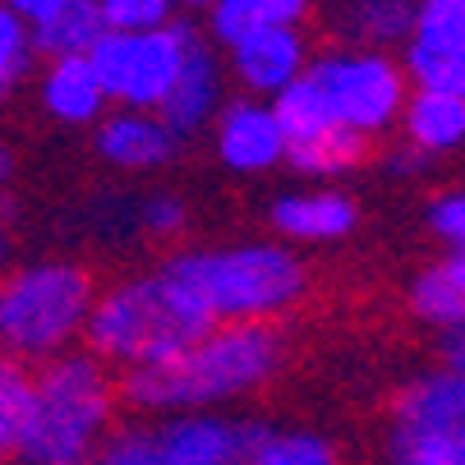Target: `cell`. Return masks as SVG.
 <instances>
[{"mask_svg": "<svg viewBox=\"0 0 465 465\" xmlns=\"http://www.w3.org/2000/svg\"><path fill=\"white\" fill-rule=\"evenodd\" d=\"M286 360L277 327L268 322H217L184 355L148 369H124L120 396L143 415H189L268 387Z\"/></svg>", "mask_w": 465, "mask_h": 465, "instance_id": "1", "label": "cell"}, {"mask_svg": "<svg viewBox=\"0 0 465 465\" xmlns=\"http://www.w3.org/2000/svg\"><path fill=\"white\" fill-rule=\"evenodd\" d=\"M213 313L203 309L184 282L171 272L153 277H129L102 291L88 309L84 337L93 346V360H111L124 369H148L184 355L193 341H203L213 331Z\"/></svg>", "mask_w": 465, "mask_h": 465, "instance_id": "2", "label": "cell"}, {"mask_svg": "<svg viewBox=\"0 0 465 465\" xmlns=\"http://www.w3.org/2000/svg\"><path fill=\"white\" fill-rule=\"evenodd\" d=\"M162 272L184 282L213 322H268L300 304L309 272L295 249L277 244H222V249H189L162 262Z\"/></svg>", "mask_w": 465, "mask_h": 465, "instance_id": "3", "label": "cell"}, {"mask_svg": "<svg viewBox=\"0 0 465 465\" xmlns=\"http://www.w3.org/2000/svg\"><path fill=\"white\" fill-rule=\"evenodd\" d=\"M115 415V391L93 355H60L33 378L19 465H93Z\"/></svg>", "mask_w": 465, "mask_h": 465, "instance_id": "4", "label": "cell"}, {"mask_svg": "<svg viewBox=\"0 0 465 465\" xmlns=\"http://www.w3.org/2000/svg\"><path fill=\"white\" fill-rule=\"evenodd\" d=\"M97 291L88 268L70 258H37L0 277V355L10 360H60L84 322Z\"/></svg>", "mask_w": 465, "mask_h": 465, "instance_id": "5", "label": "cell"}, {"mask_svg": "<svg viewBox=\"0 0 465 465\" xmlns=\"http://www.w3.org/2000/svg\"><path fill=\"white\" fill-rule=\"evenodd\" d=\"M313 97L322 102V111L331 115V124L351 129L360 139L387 134L401 120L406 106V74L387 51H369V46H346V51H322L309 60L304 70Z\"/></svg>", "mask_w": 465, "mask_h": 465, "instance_id": "6", "label": "cell"}, {"mask_svg": "<svg viewBox=\"0 0 465 465\" xmlns=\"http://www.w3.org/2000/svg\"><path fill=\"white\" fill-rule=\"evenodd\" d=\"M193 42H198V33L184 19H171L153 33H102L97 46L88 51V64H93L106 102H115L120 111L157 115L171 84L184 70V55Z\"/></svg>", "mask_w": 465, "mask_h": 465, "instance_id": "7", "label": "cell"}, {"mask_svg": "<svg viewBox=\"0 0 465 465\" xmlns=\"http://www.w3.org/2000/svg\"><path fill=\"white\" fill-rule=\"evenodd\" d=\"M153 433H157L162 465H244L262 424L226 420L213 411H189V415H171Z\"/></svg>", "mask_w": 465, "mask_h": 465, "instance_id": "8", "label": "cell"}, {"mask_svg": "<svg viewBox=\"0 0 465 465\" xmlns=\"http://www.w3.org/2000/svg\"><path fill=\"white\" fill-rule=\"evenodd\" d=\"M226 70L244 88V97L272 102L295 79H304V70H309V42H304L300 28H272V24H262L244 42L231 46Z\"/></svg>", "mask_w": 465, "mask_h": 465, "instance_id": "9", "label": "cell"}, {"mask_svg": "<svg viewBox=\"0 0 465 465\" xmlns=\"http://www.w3.org/2000/svg\"><path fill=\"white\" fill-rule=\"evenodd\" d=\"M213 129H217V157L235 175H262L286 162V134L272 115V102L253 97L222 102Z\"/></svg>", "mask_w": 465, "mask_h": 465, "instance_id": "10", "label": "cell"}, {"mask_svg": "<svg viewBox=\"0 0 465 465\" xmlns=\"http://www.w3.org/2000/svg\"><path fill=\"white\" fill-rule=\"evenodd\" d=\"M268 222H272V231L282 235L286 249L291 244H337L360 226V203L346 189H331V184L291 189V193L272 198Z\"/></svg>", "mask_w": 465, "mask_h": 465, "instance_id": "11", "label": "cell"}, {"mask_svg": "<svg viewBox=\"0 0 465 465\" xmlns=\"http://www.w3.org/2000/svg\"><path fill=\"white\" fill-rule=\"evenodd\" d=\"M222 88H226V64L203 37H198L189 46V55H184L180 79L171 84L166 102L157 106V120L171 129L175 139H189V134H198V129H208L217 120Z\"/></svg>", "mask_w": 465, "mask_h": 465, "instance_id": "12", "label": "cell"}, {"mask_svg": "<svg viewBox=\"0 0 465 465\" xmlns=\"http://www.w3.org/2000/svg\"><path fill=\"white\" fill-rule=\"evenodd\" d=\"M93 143H97V157L115 171H162L166 162H175V148H180V139L148 111L102 115L93 129Z\"/></svg>", "mask_w": 465, "mask_h": 465, "instance_id": "13", "label": "cell"}, {"mask_svg": "<svg viewBox=\"0 0 465 465\" xmlns=\"http://www.w3.org/2000/svg\"><path fill=\"white\" fill-rule=\"evenodd\" d=\"M42 106L60 120V124H70V129H84L106 115V93L93 74V64L88 55H70V60H46V70H42Z\"/></svg>", "mask_w": 465, "mask_h": 465, "instance_id": "14", "label": "cell"}, {"mask_svg": "<svg viewBox=\"0 0 465 465\" xmlns=\"http://www.w3.org/2000/svg\"><path fill=\"white\" fill-rule=\"evenodd\" d=\"M406 129V143L424 157L433 153H451L465 143V97H451V93H429V88H411L406 93V106H401V120Z\"/></svg>", "mask_w": 465, "mask_h": 465, "instance_id": "15", "label": "cell"}, {"mask_svg": "<svg viewBox=\"0 0 465 465\" xmlns=\"http://www.w3.org/2000/svg\"><path fill=\"white\" fill-rule=\"evenodd\" d=\"M396 424L406 429H465V373L438 369L401 387Z\"/></svg>", "mask_w": 465, "mask_h": 465, "instance_id": "16", "label": "cell"}, {"mask_svg": "<svg viewBox=\"0 0 465 465\" xmlns=\"http://www.w3.org/2000/svg\"><path fill=\"white\" fill-rule=\"evenodd\" d=\"M28 33H33V55L70 60V55H88L97 37L106 33V24H102L97 0H64L37 24H28Z\"/></svg>", "mask_w": 465, "mask_h": 465, "instance_id": "17", "label": "cell"}, {"mask_svg": "<svg viewBox=\"0 0 465 465\" xmlns=\"http://www.w3.org/2000/svg\"><path fill=\"white\" fill-rule=\"evenodd\" d=\"M411 309L424 322L460 327L465 322V253H451L438 268H424L411 286Z\"/></svg>", "mask_w": 465, "mask_h": 465, "instance_id": "18", "label": "cell"}, {"mask_svg": "<svg viewBox=\"0 0 465 465\" xmlns=\"http://www.w3.org/2000/svg\"><path fill=\"white\" fill-rule=\"evenodd\" d=\"M364 157H369V139L351 134V129H327V134H318V139H304V143L286 148V166H295L300 175H313V180L346 175Z\"/></svg>", "mask_w": 465, "mask_h": 465, "instance_id": "19", "label": "cell"}, {"mask_svg": "<svg viewBox=\"0 0 465 465\" xmlns=\"http://www.w3.org/2000/svg\"><path fill=\"white\" fill-rule=\"evenodd\" d=\"M406 46L424 55H460L465 51V0H415Z\"/></svg>", "mask_w": 465, "mask_h": 465, "instance_id": "20", "label": "cell"}, {"mask_svg": "<svg viewBox=\"0 0 465 465\" xmlns=\"http://www.w3.org/2000/svg\"><path fill=\"white\" fill-rule=\"evenodd\" d=\"M387 465H465V429H406L396 424Z\"/></svg>", "mask_w": 465, "mask_h": 465, "instance_id": "21", "label": "cell"}, {"mask_svg": "<svg viewBox=\"0 0 465 465\" xmlns=\"http://www.w3.org/2000/svg\"><path fill=\"white\" fill-rule=\"evenodd\" d=\"M244 465H337V447L309 429H262Z\"/></svg>", "mask_w": 465, "mask_h": 465, "instance_id": "22", "label": "cell"}, {"mask_svg": "<svg viewBox=\"0 0 465 465\" xmlns=\"http://www.w3.org/2000/svg\"><path fill=\"white\" fill-rule=\"evenodd\" d=\"M411 15H415V0H346V28L355 37L373 42V46L406 42L411 37Z\"/></svg>", "mask_w": 465, "mask_h": 465, "instance_id": "23", "label": "cell"}, {"mask_svg": "<svg viewBox=\"0 0 465 465\" xmlns=\"http://www.w3.org/2000/svg\"><path fill=\"white\" fill-rule=\"evenodd\" d=\"M28 401H33V373H28L19 360L0 355V465L19 451L24 420H28Z\"/></svg>", "mask_w": 465, "mask_h": 465, "instance_id": "24", "label": "cell"}, {"mask_svg": "<svg viewBox=\"0 0 465 465\" xmlns=\"http://www.w3.org/2000/svg\"><path fill=\"white\" fill-rule=\"evenodd\" d=\"M106 33H153L175 19V0H97Z\"/></svg>", "mask_w": 465, "mask_h": 465, "instance_id": "25", "label": "cell"}, {"mask_svg": "<svg viewBox=\"0 0 465 465\" xmlns=\"http://www.w3.org/2000/svg\"><path fill=\"white\" fill-rule=\"evenodd\" d=\"M33 64V33L28 24L0 0V79L5 84H19Z\"/></svg>", "mask_w": 465, "mask_h": 465, "instance_id": "26", "label": "cell"}, {"mask_svg": "<svg viewBox=\"0 0 465 465\" xmlns=\"http://www.w3.org/2000/svg\"><path fill=\"white\" fill-rule=\"evenodd\" d=\"M93 465H162L157 433H153V429H120V433H106V442L97 447Z\"/></svg>", "mask_w": 465, "mask_h": 465, "instance_id": "27", "label": "cell"}, {"mask_svg": "<svg viewBox=\"0 0 465 465\" xmlns=\"http://www.w3.org/2000/svg\"><path fill=\"white\" fill-rule=\"evenodd\" d=\"M184 222H189V208H184V198L171 193V189H157V193H148L143 203H139V226H143V235L171 240V235L184 231Z\"/></svg>", "mask_w": 465, "mask_h": 465, "instance_id": "28", "label": "cell"}, {"mask_svg": "<svg viewBox=\"0 0 465 465\" xmlns=\"http://www.w3.org/2000/svg\"><path fill=\"white\" fill-rule=\"evenodd\" d=\"M253 28H262L258 24V15H253V5L249 0H208V33L231 51L235 42H244Z\"/></svg>", "mask_w": 465, "mask_h": 465, "instance_id": "29", "label": "cell"}, {"mask_svg": "<svg viewBox=\"0 0 465 465\" xmlns=\"http://www.w3.org/2000/svg\"><path fill=\"white\" fill-rule=\"evenodd\" d=\"M429 231L451 249L465 253V189H447L429 203Z\"/></svg>", "mask_w": 465, "mask_h": 465, "instance_id": "30", "label": "cell"}, {"mask_svg": "<svg viewBox=\"0 0 465 465\" xmlns=\"http://www.w3.org/2000/svg\"><path fill=\"white\" fill-rule=\"evenodd\" d=\"M258 24H272V28H300L304 15L313 10V0H249Z\"/></svg>", "mask_w": 465, "mask_h": 465, "instance_id": "31", "label": "cell"}, {"mask_svg": "<svg viewBox=\"0 0 465 465\" xmlns=\"http://www.w3.org/2000/svg\"><path fill=\"white\" fill-rule=\"evenodd\" d=\"M442 369L465 373V322H460V327H447V341H442Z\"/></svg>", "mask_w": 465, "mask_h": 465, "instance_id": "32", "label": "cell"}, {"mask_svg": "<svg viewBox=\"0 0 465 465\" xmlns=\"http://www.w3.org/2000/svg\"><path fill=\"white\" fill-rule=\"evenodd\" d=\"M5 5H10L24 24H37L42 15H51L55 5H64V0H5Z\"/></svg>", "mask_w": 465, "mask_h": 465, "instance_id": "33", "label": "cell"}, {"mask_svg": "<svg viewBox=\"0 0 465 465\" xmlns=\"http://www.w3.org/2000/svg\"><path fill=\"white\" fill-rule=\"evenodd\" d=\"M429 162H433V157H424V153H415V148H406V153H396V157H391L387 166H391V171H401V175H415V171H424Z\"/></svg>", "mask_w": 465, "mask_h": 465, "instance_id": "34", "label": "cell"}, {"mask_svg": "<svg viewBox=\"0 0 465 465\" xmlns=\"http://www.w3.org/2000/svg\"><path fill=\"white\" fill-rule=\"evenodd\" d=\"M10 171H15V162H10V148H5V143H0V184H5V180H10Z\"/></svg>", "mask_w": 465, "mask_h": 465, "instance_id": "35", "label": "cell"}, {"mask_svg": "<svg viewBox=\"0 0 465 465\" xmlns=\"http://www.w3.org/2000/svg\"><path fill=\"white\" fill-rule=\"evenodd\" d=\"M175 5H193V10H208V0H175Z\"/></svg>", "mask_w": 465, "mask_h": 465, "instance_id": "36", "label": "cell"}, {"mask_svg": "<svg viewBox=\"0 0 465 465\" xmlns=\"http://www.w3.org/2000/svg\"><path fill=\"white\" fill-rule=\"evenodd\" d=\"M5 253H10V240H5V231H0V262H5Z\"/></svg>", "mask_w": 465, "mask_h": 465, "instance_id": "37", "label": "cell"}, {"mask_svg": "<svg viewBox=\"0 0 465 465\" xmlns=\"http://www.w3.org/2000/svg\"><path fill=\"white\" fill-rule=\"evenodd\" d=\"M5 93H10V84H5V79H0V97H5Z\"/></svg>", "mask_w": 465, "mask_h": 465, "instance_id": "38", "label": "cell"}]
</instances>
